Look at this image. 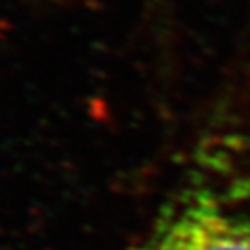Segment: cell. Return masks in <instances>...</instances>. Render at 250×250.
Instances as JSON below:
<instances>
[{"label":"cell","instance_id":"6da1fadb","mask_svg":"<svg viewBox=\"0 0 250 250\" xmlns=\"http://www.w3.org/2000/svg\"><path fill=\"white\" fill-rule=\"evenodd\" d=\"M137 250H250V215L197 193L170 206Z\"/></svg>","mask_w":250,"mask_h":250}]
</instances>
